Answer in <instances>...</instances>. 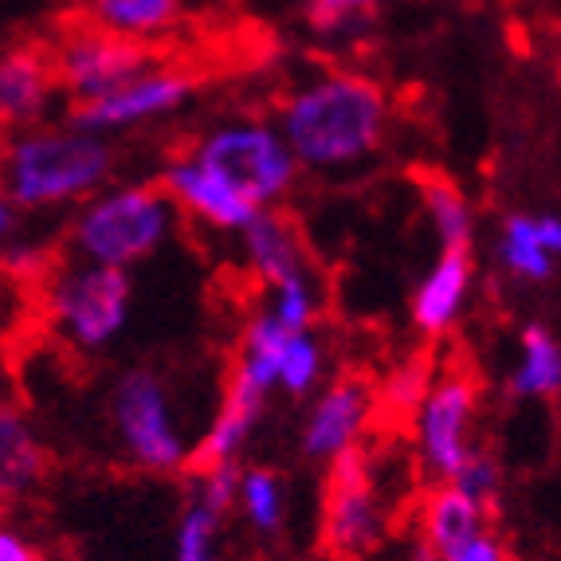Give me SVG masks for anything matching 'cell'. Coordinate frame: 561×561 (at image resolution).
I'll return each mask as SVG.
<instances>
[{"label": "cell", "mask_w": 561, "mask_h": 561, "mask_svg": "<svg viewBox=\"0 0 561 561\" xmlns=\"http://www.w3.org/2000/svg\"><path fill=\"white\" fill-rule=\"evenodd\" d=\"M389 99L365 76H322L283 103L279 130L307 169H342L381 146Z\"/></svg>", "instance_id": "cell-1"}, {"label": "cell", "mask_w": 561, "mask_h": 561, "mask_svg": "<svg viewBox=\"0 0 561 561\" xmlns=\"http://www.w3.org/2000/svg\"><path fill=\"white\" fill-rule=\"evenodd\" d=\"M111 146L87 130H24L9 146L4 197L20 208L79 201L111 178Z\"/></svg>", "instance_id": "cell-2"}, {"label": "cell", "mask_w": 561, "mask_h": 561, "mask_svg": "<svg viewBox=\"0 0 561 561\" xmlns=\"http://www.w3.org/2000/svg\"><path fill=\"white\" fill-rule=\"evenodd\" d=\"M173 205L165 188L134 185L94 197L76 220V248L87 263L134 267L153 255L173 232Z\"/></svg>", "instance_id": "cell-3"}, {"label": "cell", "mask_w": 561, "mask_h": 561, "mask_svg": "<svg viewBox=\"0 0 561 561\" xmlns=\"http://www.w3.org/2000/svg\"><path fill=\"white\" fill-rule=\"evenodd\" d=\"M389 538V511L374 476V456L354 444L330 459L322 495V546L330 558H369Z\"/></svg>", "instance_id": "cell-4"}, {"label": "cell", "mask_w": 561, "mask_h": 561, "mask_svg": "<svg viewBox=\"0 0 561 561\" xmlns=\"http://www.w3.org/2000/svg\"><path fill=\"white\" fill-rule=\"evenodd\" d=\"M111 421L138 468L178 471L193 463V448L173 416V397L153 369H130L118 377L111 389Z\"/></svg>", "instance_id": "cell-5"}, {"label": "cell", "mask_w": 561, "mask_h": 561, "mask_svg": "<svg viewBox=\"0 0 561 561\" xmlns=\"http://www.w3.org/2000/svg\"><path fill=\"white\" fill-rule=\"evenodd\" d=\"M197 158L208 169H216L225 181H232L243 197L255 201L260 208L275 205L287 197L299 173V158L287 146L283 130L272 126H225L213 130L197 146Z\"/></svg>", "instance_id": "cell-6"}, {"label": "cell", "mask_w": 561, "mask_h": 561, "mask_svg": "<svg viewBox=\"0 0 561 561\" xmlns=\"http://www.w3.org/2000/svg\"><path fill=\"white\" fill-rule=\"evenodd\" d=\"M51 319L79 350H103L130 319V275L103 263L71 267L51 287Z\"/></svg>", "instance_id": "cell-7"}, {"label": "cell", "mask_w": 561, "mask_h": 561, "mask_svg": "<svg viewBox=\"0 0 561 561\" xmlns=\"http://www.w3.org/2000/svg\"><path fill=\"white\" fill-rule=\"evenodd\" d=\"M158 71L153 56L141 47V39L111 32L103 24H91V28H79L59 44L56 51V76L79 106L99 103L106 94L130 87L134 79Z\"/></svg>", "instance_id": "cell-8"}, {"label": "cell", "mask_w": 561, "mask_h": 561, "mask_svg": "<svg viewBox=\"0 0 561 561\" xmlns=\"http://www.w3.org/2000/svg\"><path fill=\"white\" fill-rule=\"evenodd\" d=\"M476 404L479 389L468 374H448L432 385V393L416 412V448H421V463L428 476L451 483L459 468L476 456L471 448Z\"/></svg>", "instance_id": "cell-9"}, {"label": "cell", "mask_w": 561, "mask_h": 561, "mask_svg": "<svg viewBox=\"0 0 561 561\" xmlns=\"http://www.w3.org/2000/svg\"><path fill=\"white\" fill-rule=\"evenodd\" d=\"M374 416V385L365 377L350 374L337 377L319 393V401L310 404V416L302 424V451L310 459H337L357 444Z\"/></svg>", "instance_id": "cell-10"}, {"label": "cell", "mask_w": 561, "mask_h": 561, "mask_svg": "<svg viewBox=\"0 0 561 561\" xmlns=\"http://www.w3.org/2000/svg\"><path fill=\"white\" fill-rule=\"evenodd\" d=\"M193 94V79L181 76V71H150V76L134 79L130 87L106 94L99 103H83L76 111V130L87 134H106V130H126L134 122L161 118V114L178 111L188 103Z\"/></svg>", "instance_id": "cell-11"}, {"label": "cell", "mask_w": 561, "mask_h": 561, "mask_svg": "<svg viewBox=\"0 0 561 561\" xmlns=\"http://www.w3.org/2000/svg\"><path fill=\"white\" fill-rule=\"evenodd\" d=\"M161 188H165L181 208H188V213L201 216L205 225L220 228V232H248V225L263 213L255 201L243 197L232 181H225L216 169H208L197 153L173 161V165L165 169Z\"/></svg>", "instance_id": "cell-12"}, {"label": "cell", "mask_w": 561, "mask_h": 561, "mask_svg": "<svg viewBox=\"0 0 561 561\" xmlns=\"http://www.w3.org/2000/svg\"><path fill=\"white\" fill-rule=\"evenodd\" d=\"M267 393H272V385H263L243 365H232L225 397H220V412H216L208 432L197 440V448H193V468L205 471V468H220V463H236V456L243 451V444L252 440L255 424H260Z\"/></svg>", "instance_id": "cell-13"}, {"label": "cell", "mask_w": 561, "mask_h": 561, "mask_svg": "<svg viewBox=\"0 0 561 561\" xmlns=\"http://www.w3.org/2000/svg\"><path fill=\"white\" fill-rule=\"evenodd\" d=\"M56 59L39 56L32 47H16L0 64V114L9 126H32L44 118L56 94Z\"/></svg>", "instance_id": "cell-14"}, {"label": "cell", "mask_w": 561, "mask_h": 561, "mask_svg": "<svg viewBox=\"0 0 561 561\" xmlns=\"http://www.w3.org/2000/svg\"><path fill=\"white\" fill-rule=\"evenodd\" d=\"M471 287V252H444L432 263V272L424 275V283L412 295V322L424 334H444L456 327L463 299Z\"/></svg>", "instance_id": "cell-15"}, {"label": "cell", "mask_w": 561, "mask_h": 561, "mask_svg": "<svg viewBox=\"0 0 561 561\" xmlns=\"http://www.w3.org/2000/svg\"><path fill=\"white\" fill-rule=\"evenodd\" d=\"M240 236H243V252H248L252 272L260 275L267 287H279V283L295 279V275H307L302 272V240L283 213L263 208L252 225H248V232H240Z\"/></svg>", "instance_id": "cell-16"}, {"label": "cell", "mask_w": 561, "mask_h": 561, "mask_svg": "<svg viewBox=\"0 0 561 561\" xmlns=\"http://www.w3.org/2000/svg\"><path fill=\"white\" fill-rule=\"evenodd\" d=\"M483 530H486V506L476 503L471 495H463L456 483L436 486L424 499V542L440 553V558H448L451 550H459V546L471 542Z\"/></svg>", "instance_id": "cell-17"}, {"label": "cell", "mask_w": 561, "mask_h": 561, "mask_svg": "<svg viewBox=\"0 0 561 561\" xmlns=\"http://www.w3.org/2000/svg\"><path fill=\"white\" fill-rule=\"evenodd\" d=\"M44 448L36 444L24 416L16 409H4L0 412V491H4V499L32 491L44 479Z\"/></svg>", "instance_id": "cell-18"}, {"label": "cell", "mask_w": 561, "mask_h": 561, "mask_svg": "<svg viewBox=\"0 0 561 561\" xmlns=\"http://www.w3.org/2000/svg\"><path fill=\"white\" fill-rule=\"evenodd\" d=\"M511 389L518 397H553L561 389V346L546 327L523 330V354H518Z\"/></svg>", "instance_id": "cell-19"}, {"label": "cell", "mask_w": 561, "mask_h": 561, "mask_svg": "<svg viewBox=\"0 0 561 561\" xmlns=\"http://www.w3.org/2000/svg\"><path fill=\"white\" fill-rule=\"evenodd\" d=\"M94 20L130 39H150L173 28L181 16V0H91Z\"/></svg>", "instance_id": "cell-20"}, {"label": "cell", "mask_w": 561, "mask_h": 561, "mask_svg": "<svg viewBox=\"0 0 561 561\" xmlns=\"http://www.w3.org/2000/svg\"><path fill=\"white\" fill-rule=\"evenodd\" d=\"M421 193H424V205H428L432 228H436V236L444 243V252H471L476 213H471L468 197L444 178H428Z\"/></svg>", "instance_id": "cell-21"}, {"label": "cell", "mask_w": 561, "mask_h": 561, "mask_svg": "<svg viewBox=\"0 0 561 561\" xmlns=\"http://www.w3.org/2000/svg\"><path fill=\"white\" fill-rule=\"evenodd\" d=\"M225 511L208 506L205 499H188L173 534V561H228L225 550Z\"/></svg>", "instance_id": "cell-22"}, {"label": "cell", "mask_w": 561, "mask_h": 561, "mask_svg": "<svg viewBox=\"0 0 561 561\" xmlns=\"http://www.w3.org/2000/svg\"><path fill=\"white\" fill-rule=\"evenodd\" d=\"M499 260L523 279H550L553 255L546 252L538 216H506L503 240H499Z\"/></svg>", "instance_id": "cell-23"}, {"label": "cell", "mask_w": 561, "mask_h": 561, "mask_svg": "<svg viewBox=\"0 0 561 561\" xmlns=\"http://www.w3.org/2000/svg\"><path fill=\"white\" fill-rule=\"evenodd\" d=\"M240 511L252 523V530L260 534H279L283 518H287V486L275 471L252 468L243 471L240 483Z\"/></svg>", "instance_id": "cell-24"}, {"label": "cell", "mask_w": 561, "mask_h": 561, "mask_svg": "<svg viewBox=\"0 0 561 561\" xmlns=\"http://www.w3.org/2000/svg\"><path fill=\"white\" fill-rule=\"evenodd\" d=\"M322 346L319 337L310 334V330H295L287 337V350H283V365H279V389L290 397H302L310 393L322 377Z\"/></svg>", "instance_id": "cell-25"}, {"label": "cell", "mask_w": 561, "mask_h": 561, "mask_svg": "<svg viewBox=\"0 0 561 561\" xmlns=\"http://www.w3.org/2000/svg\"><path fill=\"white\" fill-rule=\"evenodd\" d=\"M267 310L287 330H310V322H314V287H310L307 275H295V279L272 287V307Z\"/></svg>", "instance_id": "cell-26"}, {"label": "cell", "mask_w": 561, "mask_h": 561, "mask_svg": "<svg viewBox=\"0 0 561 561\" xmlns=\"http://www.w3.org/2000/svg\"><path fill=\"white\" fill-rule=\"evenodd\" d=\"M432 393V369L424 357H412L389 377V389H385V404L393 412H421L424 397Z\"/></svg>", "instance_id": "cell-27"}, {"label": "cell", "mask_w": 561, "mask_h": 561, "mask_svg": "<svg viewBox=\"0 0 561 561\" xmlns=\"http://www.w3.org/2000/svg\"><path fill=\"white\" fill-rule=\"evenodd\" d=\"M307 9V20L319 32H342L357 20H365L381 0H299Z\"/></svg>", "instance_id": "cell-28"}, {"label": "cell", "mask_w": 561, "mask_h": 561, "mask_svg": "<svg viewBox=\"0 0 561 561\" xmlns=\"http://www.w3.org/2000/svg\"><path fill=\"white\" fill-rule=\"evenodd\" d=\"M240 483H243V471L236 463H220V468H205L197 471V486H193V495L205 499L208 506L216 511H232L240 506Z\"/></svg>", "instance_id": "cell-29"}, {"label": "cell", "mask_w": 561, "mask_h": 561, "mask_svg": "<svg viewBox=\"0 0 561 561\" xmlns=\"http://www.w3.org/2000/svg\"><path fill=\"white\" fill-rule=\"evenodd\" d=\"M451 483L463 491V495H471L476 503H483L486 511L495 506V499H499V468H495V459L491 456H483V451H476V456L459 468V476L451 479Z\"/></svg>", "instance_id": "cell-30"}, {"label": "cell", "mask_w": 561, "mask_h": 561, "mask_svg": "<svg viewBox=\"0 0 561 561\" xmlns=\"http://www.w3.org/2000/svg\"><path fill=\"white\" fill-rule=\"evenodd\" d=\"M444 561H511V553H506V546L499 542L495 534H476L471 542H463L459 550H451Z\"/></svg>", "instance_id": "cell-31"}, {"label": "cell", "mask_w": 561, "mask_h": 561, "mask_svg": "<svg viewBox=\"0 0 561 561\" xmlns=\"http://www.w3.org/2000/svg\"><path fill=\"white\" fill-rule=\"evenodd\" d=\"M0 561H44V553L16 530H4L0 534Z\"/></svg>", "instance_id": "cell-32"}, {"label": "cell", "mask_w": 561, "mask_h": 561, "mask_svg": "<svg viewBox=\"0 0 561 561\" xmlns=\"http://www.w3.org/2000/svg\"><path fill=\"white\" fill-rule=\"evenodd\" d=\"M538 232H542L546 252H550L553 260H561V220L558 216H538Z\"/></svg>", "instance_id": "cell-33"}, {"label": "cell", "mask_w": 561, "mask_h": 561, "mask_svg": "<svg viewBox=\"0 0 561 561\" xmlns=\"http://www.w3.org/2000/svg\"><path fill=\"white\" fill-rule=\"evenodd\" d=\"M409 561H444V558H440V553L432 550V546H428V542H424V538H421V542L412 546V558H409Z\"/></svg>", "instance_id": "cell-34"}, {"label": "cell", "mask_w": 561, "mask_h": 561, "mask_svg": "<svg viewBox=\"0 0 561 561\" xmlns=\"http://www.w3.org/2000/svg\"><path fill=\"white\" fill-rule=\"evenodd\" d=\"M330 561H365V558H330Z\"/></svg>", "instance_id": "cell-35"}]
</instances>
